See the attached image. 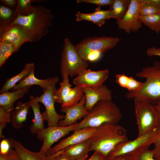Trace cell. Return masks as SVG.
<instances>
[{
  "label": "cell",
  "mask_w": 160,
  "mask_h": 160,
  "mask_svg": "<svg viewBox=\"0 0 160 160\" xmlns=\"http://www.w3.org/2000/svg\"><path fill=\"white\" fill-rule=\"evenodd\" d=\"M34 70V65L33 63H26L24 68L20 72L6 80L0 89V94L12 89L18 82L23 79Z\"/></svg>",
  "instance_id": "obj_23"
},
{
  "label": "cell",
  "mask_w": 160,
  "mask_h": 160,
  "mask_svg": "<svg viewBox=\"0 0 160 160\" xmlns=\"http://www.w3.org/2000/svg\"><path fill=\"white\" fill-rule=\"evenodd\" d=\"M151 150L154 158L156 160H160V148L154 147Z\"/></svg>",
  "instance_id": "obj_45"
},
{
  "label": "cell",
  "mask_w": 160,
  "mask_h": 160,
  "mask_svg": "<svg viewBox=\"0 0 160 160\" xmlns=\"http://www.w3.org/2000/svg\"><path fill=\"white\" fill-rule=\"evenodd\" d=\"M3 40L12 43L18 50L25 43L30 42L21 27L14 23L4 30L0 31V41Z\"/></svg>",
  "instance_id": "obj_16"
},
{
  "label": "cell",
  "mask_w": 160,
  "mask_h": 160,
  "mask_svg": "<svg viewBox=\"0 0 160 160\" xmlns=\"http://www.w3.org/2000/svg\"><path fill=\"white\" fill-rule=\"evenodd\" d=\"M56 84L52 85L43 94L37 97L39 102L42 103L45 106V110L42 115L44 120L47 122L48 127L58 126L60 120L65 118L64 115L58 114L55 110L54 95L57 89Z\"/></svg>",
  "instance_id": "obj_11"
},
{
  "label": "cell",
  "mask_w": 160,
  "mask_h": 160,
  "mask_svg": "<svg viewBox=\"0 0 160 160\" xmlns=\"http://www.w3.org/2000/svg\"><path fill=\"white\" fill-rule=\"evenodd\" d=\"M55 160H74L63 154L62 150L54 154Z\"/></svg>",
  "instance_id": "obj_43"
},
{
  "label": "cell",
  "mask_w": 160,
  "mask_h": 160,
  "mask_svg": "<svg viewBox=\"0 0 160 160\" xmlns=\"http://www.w3.org/2000/svg\"><path fill=\"white\" fill-rule=\"evenodd\" d=\"M88 154L86 155L83 157L80 158L79 159H78L77 160H86L88 157Z\"/></svg>",
  "instance_id": "obj_52"
},
{
  "label": "cell",
  "mask_w": 160,
  "mask_h": 160,
  "mask_svg": "<svg viewBox=\"0 0 160 160\" xmlns=\"http://www.w3.org/2000/svg\"><path fill=\"white\" fill-rule=\"evenodd\" d=\"M61 150L63 154L74 160H77L87 155L92 151L91 141L89 138Z\"/></svg>",
  "instance_id": "obj_20"
},
{
  "label": "cell",
  "mask_w": 160,
  "mask_h": 160,
  "mask_svg": "<svg viewBox=\"0 0 160 160\" xmlns=\"http://www.w3.org/2000/svg\"><path fill=\"white\" fill-rule=\"evenodd\" d=\"M158 127L151 130L132 140L121 142L117 144L107 156L110 158L123 156L139 148L150 147L153 144L158 134Z\"/></svg>",
  "instance_id": "obj_8"
},
{
  "label": "cell",
  "mask_w": 160,
  "mask_h": 160,
  "mask_svg": "<svg viewBox=\"0 0 160 160\" xmlns=\"http://www.w3.org/2000/svg\"><path fill=\"white\" fill-rule=\"evenodd\" d=\"M63 81L60 83V87L55 92L54 97L55 102L61 103L64 98L68 94L71 88L68 76L64 75L62 76Z\"/></svg>",
  "instance_id": "obj_30"
},
{
  "label": "cell",
  "mask_w": 160,
  "mask_h": 160,
  "mask_svg": "<svg viewBox=\"0 0 160 160\" xmlns=\"http://www.w3.org/2000/svg\"><path fill=\"white\" fill-rule=\"evenodd\" d=\"M59 81L58 78L55 77L45 79H39L34 76V71L17 84L12 89V91L23 88L32 85H37L42 89L43 92H45L52 85L57 84Z\"/></svg>",
  "instance_id": "obj_17"
},
{
  "label": "cell",
  "mask_w": 160,
  "mask_h": 160,
  "mask_svg": "<svg viewBox=\"0 0 160 160\" xmlns=\"http://www.w3.org/2000/svg\"><path fill=\"white\" fill-rule=\"evenodd\" d=\"M140 15L160 14V0H140Z\"/></svg>",
  "instance_id": "obj_28"
},
{
  "label": "cell",
  "mask_w": 160,
  "mask_h": 160,
  "mask_svg": "<svg viewBox=\"0 0 160 160\" xmlns=\"http://www.w3.org/2000/svg\"><path fill=\"white\" fill-rule=\"evenodd\" d=\"M11 145L8 139L2 140L0 143V154L6 155L8 153L10 150Z\"/></svg>",
  "instance_id": "obj_39"
},
{
  "label": "cell",
  "mask_w": 160,
  "mask_h": 160,
  "mask_svg": "<svg viewBox=\"0 0 160 160\" xmlns=\"http://www.w3.org/2000/svg\"><path fill=\"white\" fill-rule=\"evenodd\" d=\"M96 128L87 127L76 130L70 136L60 141L48 151L54 154L68 146L88 139L90 138Z\"/></svg>",
  "instance_id": "obj_14"
},
{
  "label": "cell",
  "mask_w": 160,
  "mask_h": 160,
  "mask_svg": "<svg viewBox=\"0 0 160 160\" xmlns=\"http://www.w3.org/2000/svg\"><path fill=\"white\" fill-rule=\"evenodd\" d=\"M141 6L140 0H131L129 8L124 17L116 22L118 28L128 34L131 32H137L143 26L139 19Z\"/></svg>",
  "instance_id": "obj_10"
},
{
  "label": "cell",
  "mask_w": 160,
  "mask_h": 160,
  "mask_svg": "<svg viewBox=\"0 0 160 160\" xmlns=\"http://www.w3.org/2000/svg\"><path fill=\"white\" fill-rule=\"evenodd\" d=\"M0 160H11L10 150L9 153L7 154H0Z\"/></svg>",
  "instance_id": "obj_49"
},
{
  "label": "cell",
  "mask_w": 160,
  "mask_h": 160,
  "mask_svg": "<svg viewBox=\"0 0 160 160\" xmlns=\"http://www.w3.org/2000/svg\"><path fill=\"white\" fill-rule=\"evenodd\" d=\"M153 144L154 145V147L160 148V132L159 130L158 135Z\"/></svg>",
  "instance_id": "obj_47"
},
{
  "label": "cell",
  "mask_w": 160,
  "mask_h": 160,
  "mask_svg": "<svg viewBox=\"0 0 160 160\" xmlns=\"http://www.w3.org/2000/svg\"><path fill=\"white\" fill-rule=\"evenodd\" d=\"M33 8L31 14L18 16L13 23L21 27L31 42L37 41L47 35L53 18L50 11L44 6L37 5Z\"/></svg>",
  "instance_id": "obj_1"
},
{
  "label": "cell",
  "mask_w": 160,
  "mask_h": 160,
  "mask_svg": "<svg viewBox=\"0 0 160 160\" xmlns=\"http://www.w3.org/2000/svg\"><path fill=\"white\" fill-rule=\"evenodd\" d=\"M76 123L70 126L48 127L37 134V138L43 141L39 151L46 153L51 148L52 145L71 131H74Z\"/></svg>",
  "instance_id": "obj_9"
},
{
  "label": "cell",
  "mask_w": 160,
  "mask_h": 160,
  "mask_svg": "<svg viewBox=\"0 0 160 160\" xmlns=\"http://www.w3.org/2000/svg\"><path fill=\"white\" fill-rule=\"evenodd\" d=\"M86 160H105V157L98 152L94 151L91 156Z\"/></svg>",
  "instance_id": "obj_44"
},
{
  "label": "cell",
  "mask_w": 160,
  "mask_h": 160,
  "mask_svg": "<svg viewBox=\"0 0 160 160\" xmlns=\"http://www.w3.org/2000/svg\"><path fill=\"white\" fill-rule=\"evenodd\" d=\"M18 50L12 43L6 40L0 41V67L9 57Z\"/></svg>",
  "instance_id": "obj_29"
},
{
  "label": "cell",
  "mask_w": 160,
  "mask_h": 160,
  "mask_svg": "<svg viewBox=\"0 0 160 160\" xmlns=\"http://www.w3.org/2000/svg\"><path fill=\"white\" fill-rule=\"evenodd\" d=\"M38 96H31L28 101L33 113V121L30 128L31 132L33 134H37L44 128V120L40 112L39 102L37 100Z\"/></svg>",
  "instance_id": "obj_21"
},
{
  "label": "cell",
  "mask_w": 160,
  "mask_h": 160,
  "mask_svg": "<svg viewBox=\"0 0 160 160\" xmlns=\"http://www.w3.org/2000/svg\"><path fill=\"white\" fill-rule=\"evenodd\" d=\"M11 160H20V158L14 150L11 149Z\"/></svg>",
  "instance_id": "obj_48"
},
{
  "label": "cell",
  "mask_w": 160,
  "mask_h": 160,
  "mask_svg": "<svg viewBox=\"0 0 160 160\" xmlns=\"http://www.w3.org/2000/svg\"><path fill=\"white\" fill-rule=\"evenodd\" d=\"M140 22L151 31L158 33L160 31V14L143 16L140 15Z\"/></svg>",
  "instance_id": "obj_31"
},
{
  "label": "cell",
  "mask_w": 160,
  "mask_h": 160,
  "mask_svg": "<svg viewBox=\"0 0 160 160\" xmlns=\"http://www.w3.org/2000/svg\"><path fill=\"white\" fill-rule=\"evenodd\" d=\"M158 129L159 132H160V125L158 127Z\"/></svg>",
  "instance_id": "obj_53"
},
{
  "label": "cell",
  "mask_w": 160,
  "mask_h": 160,
  "mask_svg": "<svg viewBox=\"0 0 160 160\" xmlns=\"http://www.w3.org/2000/svg\"><path fill=\"white\" fill-rule=\"evenodd\" d=\"M122 116L121 111L112 100L97 102L79 123L74 130L87 127L97 128L105 123L117 124Z\"/></svg>",
  "instance_id": "obj_4"
},
{
  "label": "cell",
  "mask_w": 160,
  "mask_h": 160,
  "mask_svg": "<svg viewBox=\"0 0 160 160\" xmlns=\"http://www.w3.org/2000/svg\"><path fill=\"white\" fill-rule=\"evenodd\" d=\"M92 151L107 156L119 143L128 140L126 129L117 124L105 123L96 128L90 138Z\"/></svg>",
  "instance_id": "obj_3"
},
{
  "label": "cell",
  "mask_w": 160,
  "mask_h": 160,
  "mask_svg": "<svg viewBox=\"0 0 160 160\" xmlns=\"http://www.w3.org/2000/svg\"><path fill=\"white\" fill-rule=\"evenodd\" d=\"M100 20L105 22V20L113 18L111 12L109 10H105L100 9L98 7L96 8L94 12H92Z\"/></svg>",
  "instance_id": "obj_35"
},
{
  "label": "cell",
  "mask_w": 160,
  "mask_h": 160,
  "mask_svg": "<svg viewBox=\"0 0 160 160\" xmlns=\"http://www.w3.org/2000/svg\"><path fill=\"white\" fill-rule=\"evenodd\" d=\"M31 86L19 89L9 92H6L0 94V106L3 107L5 111L12 112L14 108L15 102L23 97Z\"/></svg>",
  "instance_id": "obj_19"
},
{
  "label": "cell",
  "mask_w": 160,
  "mask_h": 160,
  "mask_svg": "<svg viewBox=\"0 0 160 160\" xmlns=\"http://www.w3.org/2000/svg\"><path fill=\"white\" fill-rule=\"evenodd\" d=\"M134 101L139 137L158 127V116L153 105L146 102Z\"/></svg>",
  "instance_id": "obj_6"
},
{
  "label": "cell",
  "mask_w": 160,
  "mask_h": 160,
  "mask_svg": "<svg viewBox=\"0 0 160 160\" xmlns=\"http://www.w3.org/2000/svg\"><path fill=\"white\" fill-rule=\"evenodd\" d=\"M120 40L119 38L111 36L90 37L82 40L75 46L80 56L87 62V57L90 52H105L116 47Z\"/></svg>",
  "instance_id": "obj_7"
},
{
  "label": "cell",
  "mask_w": 160,
  "mask_h": 160,
  "mask_svg": "<svg viewBox=\"0 0 160 160\" xmlns=\"http://www.w3.org/2000/svg\"><path fill=\"white\" fill-rule=\"evenodd\" d=\"M16 17L14 9L1 4L0 31L4 30L12 24Z\"/></svg>",
  "instance_id": "obj_25"
},
{
  "label": "cell",
  "mask_w": 160,
  "mask_h": 160,
  "mask_svg": "<svg viewBox=\"0 0 160 160\" xmlns=\"http://www.w3.org/2000/svg\"><path fill=\"white\" fill-rule=\"evenodd\" d=\"M146 54L148 57L153 56H160V47L156 48L155 46L148 48L146 51Z\"/></svg>",
  "instance_id": "obj_40"
},
{
  "label": "cell",
  "mask_w": 160,
  "mask_h": 160,
  "mask_svg": "<svg viewBox=\"0 0 160 160\" xmlns=\"http://www.w3.org/2000/svg\"><path fill=\"white\" fill-rule=\"evenodd\" d=\"M102 53L98 51H92L90 52L87 57V61L91 62L96 61L100 57Z\"/></svg>",
  "instance_id": "obj_41"
},
{
  "label": "cell",
  "mask_w": 160,
  "mask_h": 160,
  "mask_svg": "<svg viewBox=\"0 0 160 160\" xmlns=\"http://www.w3.org/2000/svg\"><path fill=\"white\" fill-rule=\"evenodd\" d=\"M153 106L158 115L159 126L160 125V99L156 104L153 105Z\"/></svg>",
  "instance_id": "obj_46"
},
{
  "label": "cell",
  "mask_w": 160,
  "mask_h": 160,
  "mask_svg": "<svg viewBox=\"0 0 160 160\" xmlns=\"http://www.w3.org/2000/svg\"><path fill=\"white\" fill-rule=\"evenodd\" d=\"M131 0H113L109 9L111 12L113 18L117 20H121L127 12Z\"/></svg>",
  "instance_id": "obj_24"
},
{
  "label": "cell",
  "mask_w": 160,
  "mask_h": 160,
  "mask_svg": "<svg viewBox=\"0 0 160 160\" xmlns=\"http://www.w3.org/2000/svg\"><path fill=\"white\" fill-rule=\"evenodd\" d=\"M83 89L86 98L85 106L88 111L100 101L112 100V92L105 85L95 88L85 87Z\"/></svg>",
  "instance_id": "obj_15"
},
{
  "label": "cell",
  "mask_w": 160,
  "mask_h": 160,
  "mask_svg": "<svg viewBox=\"0 0 160 160\" xmlns=\"http://www.w3.org/2000/svg\"><path fill=\"white\" fill-rule=\"evenodd\" d=\"M84 95L83 88L75 86L71 88L63 100L61 107H70L78 103Z\"/></svg>",
  "instance_id": "obj_26"
},
{
  "label": "cell",
  "mask_w": 160,
  "mask_h": 160,
  "mask_svg": "<svg viewBox=\"0 0 160 160\" xmlns=\"http://www.w3.org/2000/svg\"><path fill=\"white\" fill-rule=\"evenodd\" d=\"M8 140L11 146L18 155L20 160H49L46 154L39 151L34 152L26 148L20 141L10 137Z\"/></svg>",
  "instance_id": "obj_18"
},
{
  "label": "cell",
  "mask_w": 160,
  "mask_h": 160,
  "mask_svg": "<svg viewBox=\"0 0 160 160\" xmlns=\"http://www.w3.org/2000/svg\"><path fill=\"white\" fill-rule=\"evenodd\" d=\"M148 146L142 147L124 156L126 160H156Z\"/></svg>",
  "instance_id": "obj_27"
},
{
  "label": "cell",
  "mask_w": 160,
  "mask_h": 160,
  "mask_svg": "<svg viewBox=\"0 0 160 160\" xmlns=\"http://www.w3.org/2000/svg\"><path fill=\"white\" fill-rule=\"evenodd\" d=\"M105 160H126L124 156L110 158L108 156L105 157Z\"/></svg>",
  "instance_id": "obj_50"
},
{
  "label": "cell",
  "mask_w": 160,
  "mask_h": 160,
  "mask_svg": "<svg viewBox=\"0 0 160 160\" xmlns=\"http://www.w3.org/2000/svg\"><path fill=\"white\" fill-rule=\"evenodd\" d=\"M109 74L108 69L95 71L86 68L79 72L72 82L76 86L82 88L97 87L103 85Z\"/></svg>",
  "instance_id": "obj_12"
},
{
  "label": "cell",
  "mask_w": 160,
  "mask_h": 160,
  "mask_svg": "<svg viewBox=\"0 0 160 160\" xmlns=\"http://www.w3.org/2000/svg\"><path fill=\"white\" fill-rule=\"evenodd\" d=\"M113 0H77V3H85L95 4L99 7L105 5H110L113 2Z\"/></svg>",
  "instance_id": "obj_37"
},
{
  "label": "cell",
  "mask_w": 160,
  "mask_h": 160,
  "mask_svg": "<svg viewBox=\"0 0 160 160\" xmlns=\"http://www.w3.org/2000/svg\"><path fill=\"white\" fill-rule=\"evenodd\" d=\"M143 84V82L136 80L132 77H129L126 89L129 92H136L140 89Z\"/></svg>",
  "instance_id": "obj_36"
},
{
  "label": "cell",
  "mask_w": 160,
  "mask_h": 160,
  "mask_svg": "<svg viewBox=\"0 0 160 160\" xmlns=\"http://www.w3.org/2000/svg\"><path fill=\"white\" fill-rule=\"evenodd\" d=\"M129 77L123 74H118L116 76L115 81L120 87L127 88Z\"/></svg>",
  "instance_id": "obj_38"
},
{
  "label": "cell",
  "mask_w": 160,
  "mask_h": 160,
  "mask_svg": "<svg viewBox=\"0 0 160 160\" xmlns=\"http://www.w3.org/2000/svg\"><path fill=\"white\" fill-rule=\"evenodd\" d=\"M136 76L145 79L138 91L129 92L125 94L127 99L146 102L153 105L160 99V62L156 61L153 66L143 68L137 73Z\"/></svg>",
  "instance_id": "obj_2"
},
{
  "label": "cell",
  "mask_w": 160,
  "mask_h": 160,
  "mask_svg": "<svg viewBox=\"0 0 160 160\" xmlns=\"http://www.w3.org/2000/svg\"><path fill=\"white\" fill-rule=\"evenodd\" d=\"M63 41L60 62L61 73L62 76L67 75L72 77L87 68L88 64L80 56L75 46L68 38H64Z\"/></svg>",
  "instance_id": "obj_5"
},
{
  "label": "cell",
  "mask_w": 160,
  "mask_h": 160,
  "mask_svg": "<svg viewBox=\"0 0 160 160\" xmlns=\"http://www.w3.org/2000/svg\"><path fill=\"white\" fill-rule=\"evenodd\" d=\"M32 0H18L15 9L16 15L26 16L31 14L33 11V6L31 3Z\"/></svg>",
  "instance_id": "obj_32"
},
{
  "label": "cell",
  "mask_w": 160,
  "mask_h": 160,
  "mask_svg": "<svg viewBox=\"0 0 160 160\" xmlns=\"http://www.w3.org/2000/svg\"><path fill=\"white\" fill-rule=\"evenodd\" d=\"M76 20L80 21L83 20H86L92 22L93 23L97 24L99 27H101L104 25L105 22L100 20L92 12L89 14L82 13L78 11L76 14Z\"/></svg>",
  "instance_id": "obj_33"
},
{
  "label": "cell",
  "mask_w": 160,
  "mask_h": 160,
  "mask_svg": "<svg viewBox=\"0 0 160 160\" xmlns=\"http://www.w3.org/2000/svg\"><path fill=\"white\" fill-rule=\"evenodd\" d=\"M85 97L84 95L77 104L70 107H61V111L65 113L63 120L60 121L58 125L61 127L72 125L78 120L84 118L89 112L85 107Z\"/></svg>",
  "instance_id": "obj_13"
},
{
  "label": "cell",
  "mask_w": 160,
  "mask_h": 160,
  "mask_svg": "<svg viewBox=\"0 0 160 160\" xmlns=\"http://www.w3.org/2000/svg\"><path fill=\"white\" fill-rule=\"evenodd\" d=\"M46 155L48 156L49 160H55L54 154H51L48 151L46 152Z\"/></svg>",
  "instance_id": "obj_51"
},
{
  "label": "cell",
  "mask_w": 160,
  "mask_h": 160,
  "mask_svg": "<svg viewBox=\"0 0 160 160\" xmlns=\"http://www.w3.org/2000/svg\"><path fill=\"white\" fill-rule=\"evenodd\" d=\"M0 1L3 5L14 9L17 4V0H1Z\"/></svg>",
  "instance_id": "obj_42"
},
{
  "label": "cell",
  "mask_w": 160,
  "mask_h": 160,
  "mask_svg": "<svg viewBox=\"0 0 160 160\" xmlns=\"http://www.w3.org/2000/svg\"><path fill=\"white\" fill-rule=\"evenodd\" d=\"M12 112L5 111L2 106H0V139L4 137L3 131L6 128L8 123L11 122V115Z\"/></svg>",
  "instance_id": "obj_34"
},
{
  "label": "cell",
  "mask_w": 160,
  "mask_h": 160,
  "mask_svg": "<svg viewBox=\"0 0 160 160\" xmlns=\"http://www.w3.org/2000/svg\"><path fill=\"white\" fill-rule=\"evenodd\" d=\"M30 108L28 102L25 103L18 102L17 103L11 115V122L14 128L19 129L23 127Z\"/></svg>",
  "instance_id": "obj_22"
}]
</instances>
